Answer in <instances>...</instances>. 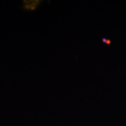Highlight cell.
Listing matches in <instances>:
<instances>
[{"mask_svg": "<svg viewBox=\"0 0 126 126\" xmlns=\"http://www.w3.org/2000/svg\"><path fill=\"white\" fill-rule=\"evenodd\" d=\"M24 9L33 11L36 9L40 4V1H24Z\"/></svg>", "mask_w": 126, "mask_h": 126, "instance_id": "cell-1", "label": "cell"}, {"mask_svg": "<svg viewBox=\"0 0 126 126\" xmlns=\"http://www.w3.org/2000/svg\"><path fill=\"white\" fill-rule=\"evenodd\" d=\"M102 41V42H103V43H105L106 44H108V45L111 44V41H110L109 40H108V39H106L105 38H103Z\"/></svg>", "mask_w": 126, "mask_h": 126, "instance_id": "cell-2", "label": "cell"}]
</instances>
